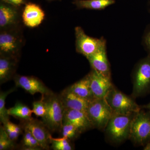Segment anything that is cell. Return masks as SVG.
I'll list each match as a JSON object with an SVG mask.
<instances>
[{"label":"cell","mask_w":150,"mask_h":150,"mask_svg":"<svg viewBox=\"0 0 150 150\" xmlns=\"http://www.w3.org/2000/svg\"><path fill=\"white\" fill-rule=\"evenodd\" d=\"M137 113H112L104 131L106 141L111 144L119 145L129 139L131 124Z\"/></svg>","instance_id":"cell-1"},{"label":"cell","mask_w":150,"mask_h":150,"mask_svg":"<svg viewBox=\"0 0 150 150\" xmlns=\"http://www.w3.org/2000/svg\"><path fill=\"white\" fill-rule=\"evenodd\" d=\"M44 100L46 111L42 121L51 132H61L65 109L59 96L54 93L44 96Z\"/></svg>","instance_id":"cell-2"},{"label":"cell","mask_w":150,"mask_h":150,"mask_svg":"<svg viewBox=\"0 0 150 150\" xmlns=\"http://www.w3.org/2000/svg\"><path fill=\"white\" fill-rule=\"evenodd\" d=\"M134 98L147 94L150 92V55L140 60L135 65L132 74Z\"/></svg>","instance_id":"cell-3"},{"label":"cell","mask_w":150,"mask_h":150,"mask_svg":"<svg viewBox=\"0 0 150 150\" xmlns=\"http://www.w3.org/2000/svg\"><path fill=\"white\" fill-rule=\"evenodd\" d=\"M112 112L115 114H128L139 112L142 109L135 98L129 96L112 86L105 98Z\"/></svg>","instance_id":"cell-4"},{"label":"cell","mask_w":150,"mask_h":150,"mask_svg":"<svg viewBox=\"0 0 150 150\" xmlns=\"http://www.w3.org/2000/svg\"><path fill=\"white\" fill-rule=\"evenodd\" d=\"M23 44L20 26L0 31V55L18 60Z\"/></svg>","instance_id":"cell-5"},{"label":"cell","mask_w":150,"mask_h":150,"mask_svg":"<svg viewBox=\"0 0 150 150\" xmlns=\"http://www.w3.org/2000/svg\"><path fill=\"white\" fill-rule=\"evenodd\" d=\"M129 139L135 146H144L150 142V111L141 109L131 124Z\"/></svg>","instance_id":"cell-6"},{"label":"cell","mask_w":150,"mask_h":150,"mask_svg":"<svg viewBox=\"0 0 150 150\" xmlns=\"http://www.w3.org/2000/svg\"><path fill=\"white\" fill-rule=\"evenodd\" d=\"M93 129L104 131L112 115L111 108L104 98H95L90 101L86 111Z\"/></svg>","instance_id":"cell-7"},{"label":"cell","mask_w":150,"mask_h":150,"mask_svg":"<svg viewBox=\"0 0 150 150\" xmlns=\"http://www.w3.org/2000/svg\"><path fill=\"white\" fill-rule=\"evenodd\" d=\"M75 34L76 51L86 59L106 44V40L104 38H98L89 36L80 26L75 27Z\"/></svg>","instance_id":"cell-8"},{"label":"cell","mask_w":150,"mask_h":150,"mask_svg":"<svg viewBox=\"0 0 150 150\" xmlns=\"http://www.w3.org/2000/svg\"><path fill=\"white\" fill-rule=\"evenodd\" d=\"M20 7L1 1L0 3V30L19 27L22 13Z\"/></svg>","instance_id":"cell-9"},{"label":"cell","mask_w":150,"mask_h":150,"mask_svg":"<svg viewBox=\"0 0 150 150\" xmlns=\"http://www.w3.org/2000/svg\"><path fill=\"white\" fill-rule=\"evenodd\" d=\"M13 79L16 87L23 89L32 95L40 93L42 95L48 96L53 93L42 81L35 77L15 75Z\"/></svg>","instance_id":"cell-10"},{"label":"cell","mask_w":150,"mask_h":150,"mask_svg":"<svg viewBox=\"0 0 150 150\" xmlns=\"http://www.w3.org/2000/svg\"><path fill=\"white\" fill-rule=\"evenodd\" d=\"M23 128L29 130L37 140L42 149L48 150L51 144V135L50 131L43 123L37 119L31 118L29 120L22 121Z\"/></svg>","instance_id":"cell-11"},{"label":"cell","mask_w":150,"mask_h":150,"mask_svg":"<svg viewBox=\"0 0 150 150\" xmlns=\"http://www.w3.org/2000/svg\"><path fill=\"white\" fill-rule=\"evenodd\" d=\"M91 88L95 98H104L113 85L111 78L107 77L94 70L88 73Z\"/></svg>","instance_id":"cell-12"},{"label":"cell","mask_w":150,"mask_h":150,"mask_svg":"<svg viewBox=\"0 0 150 150\" xmlns=\"http://www.w3.org/2000/svg\"><path fill=\"white\" fill-rule=\"evenodd\" d=\"M87 59L92 69L103 76L111 78V70L110 63L108 59L106 44L103 45L98 51Z\"/></svg>","instance_id":"cell-13"},{"label":"cell","mask_w":150,"mask_h":150,"mask_svg":"<svg viewBox=\"0 0 150 150\" xmlns=\"http://www.w3.org/2000/svg\"><path fill=\"white\" fill-rule=\"evenodd\" d=\"M45 13L42 8L36 4L27 3L22 13V20L25 26L34 28L39 26L45 18Z\"/></svg>","instance_id":"cell-14"},{"label":"cell","mask_w":150,"mask_h":150,"mask_svg":"<svg viewBox=\"0 0 150 150\" xmlns=\"http://www.w3.org/2000/svg\"><path fill=\"white\" fill-rule=\"evenodd\" d=\"M63 123L72 124L77 128L81 134L93 129L86 113L80 110H65Z\"/></svg>","instance_id":"cell-15"},{"label":"cell","mask_w":150,"mask_h":150,"mask_svg":"<svg viewBox=\"0 0 150 150\" xmlns=\"http://www.w3.org/2000/svg\"><path fill=\"white\" fill-rule=\"evenodd\" d=\"M62 104L66 109L80 110L86 112L90 101L70 91L67 88L59 95Z\"/></svg>","instance_id":"cell-16"},{"label":"cell","mask_w":150,"mask_h":150,"mask_svg":"<svg viewBox=\"0 0 150 150\" xmlns=\"http://www.w3.org/2000/svg\"><path fill=\"white\" fill-rule=\"evenodd\" d=\"M18 60L0 55V83L6 82L13 78Z\"/></svg>","instance_id":"cell-17"},{"label":"cell","mask_w":150,"mask_h":150,"mask_svg":"<svg viewBox=\"0 0 150 150\" xmlns=\"http://www.w3.org/2000/svg\"><path fill=\"white\" fill-rule=\"evenodd\" d=\"M68 88L73 93L88 101H91L95 98L91 88L89 74L80 80L68 87Z\"/></svg>","instance_id":"cell-18"},{"label":"cell","mask_w":150,"mask_h":150,"mask_svg":"<svg viewBox=\"0 0 150 150\" xmlns=\"http://www.w3.org/2000/svg\"><path fill=\"white\" fill-rule=\"evenodd\" d=\"M115 2V0H74L73 4L79 9L102 10Z\"/></svg>","instance_id":"cell-19"},{"label":"cell","mask_w":150,"mask_h":150,"mask_svg":"<svg viewBox=\"0 0 150 150\" xmlns=\"http://www.w3.org/2000/svg\"><path fill=\"white\" fill-rule=\"evenodd\" d=\"M32 110L25 104L17 102L13 107L8 109V114L22 121L29 120L32 118Z\"/></svg>","instance_id":"cell-20"},{"label":"cell","mask_w":150,"mask_h":150,"mask_svg":"<svg viewBox=\"0 0 150 150\" xmlns=\"http://www.w3.org/2000/svg\"><path fill=\"white\" fill-rule=\"evenodd\" d=\"M24 134L22 144L24 150H36L42 149L37 140L33 137L31 132L27 129L23 128Z\"/></svg>","instance_id":"cell-21"},{"label":"cell","mask_w":150,"mask_h":150,"mask_svg":"<svg viewBox=\"0 0 150 150\" xmlns=\"http://www.w3.org/2000/svg\"><path fill=\"white\" fill-rule=\"evenodd\" d=\"M3 127L8 137L13 142H15L22 133L23 127L20 125L15 124L9 120L3 124Z\"/></svg>","instance_id":"cell-22"},{"label":"cell","mask_w":150,"mask_h":150,"mask_svg":"<svg viewBox=\"0 0 150 150\" xmlns=\"http://www.w3.org/2000/svg\"><path fill=\"white\" fill-rule=\"evenodd\" d=\"M16 88L8 90L6 91H1L0 93V121L4 124L9 120V115L8 114V109L6 108V99L9 94L15 91Z\"/></svg>","instance_id":"cell-23"},{"label":"cell","mask_w":150,"mask_h":150,"mask_svg":"<svg viewBox=\"0 0 150 150\" xmlns=\"http://www.w3.org/2000/svg\"><path fill=\"white\" fill-rule=\"evenodd\" d=\"M51 148L54 150H72L73 146L70 143L71 140L62 137L61 138H54L52 136L50 138Z\"/></svg>","instance_id":"cell-24"},{"label":"cell","mask_w":150,"mask_h":150,"mask_svg":"<svg viewBox=\"0 0 150 150\" xmlns=\"http://www.w3.org/2000/svg\"><path fill=\"white\" fill-rule=\"evenodd\" d=\"M62 137L70 140H74L77 139L81 133L76 127L71 123H63L62 130Z\"/></svg>","instance_id":"cell-25"},{"label":"cell","mask_w":150,"mask_h":150,"mask_svg":"<svg viewBox=\"0 0 150 150\" xmlns=\"http://www.w3.org/2000/svg\"><path fill=\"white\" fill-rule=\"evenodd\" d=\"M15 147V142L10 139L3 126L0 127V150L12 149Z\"/></svg>","instance_id":"cell-26"},{"label":"cell","mask_w":150,"mask_h":150,"mask_svg":"<svg viewBox=\"0 0 150 150\" xmlns=\"http://www.w3.org/2000/svg\"><path fill=\"white\" fill-rule=\"evenodd\" d=\"M33 113L37 117L43 118L46 115V109L44 100V95H42L40 100L34 101L32 104Z\"/></svg>","instance_id":"cell-27"},{"label":"cell","mask_w":150,"mask_h":150,"mask_svg":"<svg viewBox=\"0 0 150 150\" xmlns=\"http://www.w3.org/2000/svg\"><path fill=\"white\" fill-rule=\"evenodd\" d=\"M143 43L149 54L150 55V27L148 28L144 34Z\"/></svg>","instance_id":"cell-28"},{"label":"cell","mask_w":150,"mask_h":150,"mask_svg":"<svg viewBox=\"0 0 150 150\" xmlns=\"http://www.w3.org/2000/svg\"><path fill=\"white\" fill-rule=\"evenodd\" d=\"M1 1L18 7H21L23 5H25L27 3L26 0H1Z\"/></svg>","instance_id":"cell-29"},{"label":"cell","mask_w":150,"mask_h":150,"mask_svg":"<svg viewBox=\"0 0 150 150\" xmlns=\"http://www.w3.org/2000/svg\"><path fill=\"white\" fill-rule=\"evenodd\" d=\"M141 107L143 109H147V110H150V101L147 104L145 105H143V106H141Z\"/></svg>","instance_id":"cell-30"},{"label":"cell","mask_w":150,"mask_h":150,"mask_svg":"<svg viewBox=\"0 0 150 150\" xmlns=\"http://www.w3.org/2000/svg\"><path fill=\"white\" fill-rule=\"evenodd\" d=\"M144 150H150V142H149L148 144L145 145L144 146Z\"/></svg>","instance_id":"cell-31"},{"label":"cell","mask_w":150,"mask_h":150,"mask_svg":"<svg viewBox=\"0 0 150 150\" xmlns=\"http://www.w3.org/2000/svg\"><path fill=\"white\" fill-rule=\"evenodd\" d=\"M47 1H54V0H47Z\"/></svg>","instance_id":"cell-32"},{"label":"cell","mask_w":150,"mask_h":150,"mask_svg":"<svg viewBox=\"0 0 150 150\" xmlns=\"http://www.w3.org/2000/svg\"></svg>","instance_id":"cell-33"}]
</instances>
